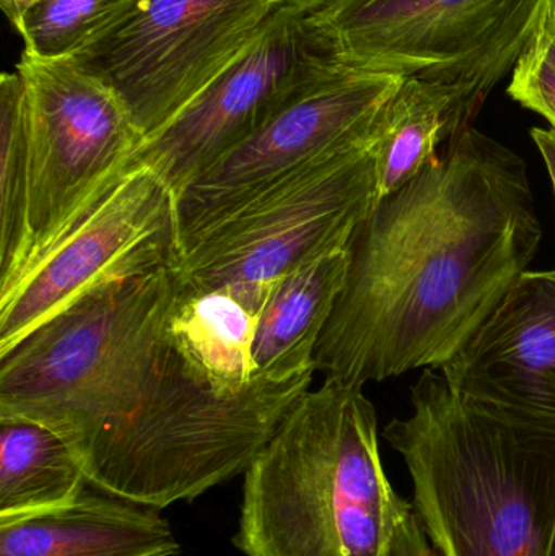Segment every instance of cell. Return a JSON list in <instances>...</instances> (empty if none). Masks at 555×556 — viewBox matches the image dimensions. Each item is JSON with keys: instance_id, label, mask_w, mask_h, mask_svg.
Returning a JSON list of instances; mask_svg holds the SVG:
<instances>
[{"instance_id": "1", "label": "cell", "mask_w": 555, "mask_h": 556, "mask_svg": "<svg viewBox=\"0 0 555 556\" xmlns=\"http://www.w3.org/2000/svg\"><path fill=\"white\" fill-rule=\"evenodd\" d=\"M541 241L527 163L465 127L358 225L316 371L364 388L439 368L527 273Z\"/></svg>"}, {"instance_id": "2", "label": "cell", "mask_w": 555, "mask_h": 556, "mask_svg": "<svg viewBox=\"0 0 555 556\" xmlns=\"http://www.w3.org/2000/svg\"><path fill=\"white\" fill-rule=\"evenodd\" d=\"M413 415L383 437L403 456L414 513L439 556H550L555 428L455 391L436 368L411 388Z\"/></svg>"}, {"instance_id": "3", "label": "cell", "mask_w": 555, "mask_h": 556, "mask_svg": "<svg viewBox=\"0 0 555 556\" xmlns=\"http://www.w3.org/2000/svg\"><path fill=\"white\" fill-rule=\"evenodd\" d=\"M411 509L384 472L364 388L326 378L244 472L234 544L244 556H393Z\"/></svg>"}, {"instance_id": "4", "label": "cell", "mask_w": 555, "mask_h": 556, "mask_svg": "<svg viewBox=\"0 0 555 556\" xmlns=\"http://www.w3.org/2000/svg\"><path fill=\"white\" fill-rule=\"evenodd\" d=\"M176 290L175 270L106 285L0 353V418L51 428L80 460L152 382Z\"/></svg>"}, {"instance_id": "5", "label": "cell", "mask_w": 555, "mask_h": 556, "mask_svg": "<svg viewBox=\"0 0 555 556\" xmlns=\"http://www.w3.org/2000/svg\"><path fill=\"white\" fill-rule=\"evenodd\" d=\"M313 375H256L243 391H215L162 340L159 368L136 410L98 438L81 456V469L91 485L140 505L192 502L244 476L310 391Z\"/></svg>"}, {"instance_id": "6", "label": "cell", "mask_w": 555, "mask_h": 556, "mask_svg": "<svg viewBox=\"0 0 555 556\" xmlns=\"http://www.w3.org/2000/svg\"><path fill=\"white\" fill-rule=\"evenodd\" d=\"M546 0H329L306 13L325 61L452 88L449 140L514 71ZM446 140V142H449Z\"/></svg>"}, {"instance_id": "7", "label": "cell", "mask_w": 555, "mask_h": 556, "mask_svg": "<svg viewBox=\"0 0 555 556\" xmlns=\"http://www.w3.org/2000/svg\"><path fill=\"white\" fill-rule=\"evenodd\" d=\"M371 143L310 166L209 228L182 251L179 287H234L267 301L287 274L348 250L378 201Z\"/></svg>"}, {"instance_id": "8", "label": "cell", "mask_w": 555, "mask_h": 556, "mask_svg": "<svg viewBox=\"0 0 555 556\" xmlns=\"http://www.w3.org/2000/svg\"><path fill=\"white\" fill-rule=\"evenodd\" d=\"M401 81L323 59L257 132L176 194L181 254L209 228L310 166L370 146Z\"/></svg>"}, {"instance_id": "9", "label": "cell", "mask_w": 555, "mask_h": 556, "mask_svg": "<svg viewBox=\"0 0 555 556\" xmlns=\"http://www.w3.org/2000/svg\"><path fill=\"white\" fill-rule=\"evenodd\" d=\"M29 119V241L16 277L64 237L129 169L143 137L123 101L74 59L22 54Z\"/></svg>"}, {"instance_id": "10", "label": "cell", "mask_w": 555, "mask_h": 556, "mask_svg": "<svg viewBox=\"0 0 555 556\" xmlns=\"http://www.w3.org/2000/svg\"><path fill=\"white\" fill-rule=\"evenodd\" d=\"M283 5L286 0H139L119 25L72 59L117 94L146 140L191 104Z\"/></svg>"}, {"instance_id": "11", "label": "cell", "mask_w": 555, "mask_h": 556, "mask_svg": "<svg viewBox=\"0 0 555 556\" xmlns=\"http://www.w3.org/2000/svg\"><path fill=\"white\" fill-rule=\"evenodd\" d=\"M181 260L176 195L130 163L119 181L16 280L0 291V353L78 298Z\"/></svg>"}, {"instance_id": "12", "label": "cell", "mask_w": 555, "mask_h": 556, "mask_svg": "<svg viewBox=\"0 0 555 556\" xmlns=\"http://www.w3.org/2000/svg\"><path fill=\"white\" fill-rule=\"evenodd\" d=\"M306 12L283 5L267 28L168 126L143 140L130 163L153 169L175 195L250 139L323 61Z\"/></svg>"}, {"instance_id": "13", "label": "cell", "mask_w": 555, "mask_h": 556, "mask_svg": "<svg viewBox=\"0 0 555 556\" xmlns=\"http://www.w3.org/2000/svg\"><path fill=\"white\" fill-rule=\"evenodd\" d=\"M436 369L468 397L555 428V270L521 274Z\"/></svg>"}, {"instance_id": "14", "label": "cell", "mask_w": 555, "mask_h": 556, "mask_svg": "<svg viewBox=\"0 0 555 556\" xmlns=\"http://www.w3.org/2000/svg\"><path fill=\"white\" fill-rule=\"evenodd\" d=\"M160 509L88 485L67 505L0 519V556H178Z\"/></svg>"}, {"instance_id": "15", "label": "cell", "mask_w": 555, "mask_h": 556, "mask_svg": "<svg viewBox=\"0 0 555 556\" xmlns=\"http://www.w3.org/2000/svg\"><path fill=\"white\" fill-rule=\"evenodd\" d=\"M260 314L227 288L194 291L178 283L163 345L215 391L240 392L257 375L253 346Z\"/></svg>"}, {"instance_id": "16", "label": "cell", "mask_w": 555, "mask_h": 556, "mask_svg": "<svg viewBox=\"0 0 555 556\" xmlns=\"http://www.w3.org/2000/svg\"><path fill=\"white\" fill-rule=\"evenodd\" d=\"M348 264L345 250L277 281L257 320L253 346L257 375L289 379L315 369L316 345L344 290Z\"/></svg>"}, {"instance_id": "17", "label": "cell", "mask_w": 555, "mask_h": 556, "mask_svg": "<svg viewBox=\"0 0 555 556\" xmlns=\"http://www.w3.org/2000/svg\"><path fill=\"white\" fill-rule=\"evenodd\" d=\"M88 485L61 434L35 421L0 418V519L67 505Z\"/></svg>"}, {"instance_id": "18", "label": "cell", "mask_w": 555, "mask_h": 556, "mask_svg": "<svg viewBox=\"0 0 555 556\" xmlns=\"http://www.w3.org/2000/svg\"><path fill=\"white\" fill-rule=\"evenodd\" d=\"M452 88L419 78H403L375 129L374 152L378 199L416 178L449 140L455 111Z\"/></svg>"}, {"instance_id": "19", "label": "cell", "mask_w": 555, "mask_h": 556, "mask_svg": "<svg viewBox=\"0 0 555 556\" xmlns=\"http://www.w3.org/2000/svg\"><path fill=\"white\" fill-rule=\"evenodd\" d=\"M29 119L18 72L0 77V288L18 274L29 241Z\"/></svg>"}, {"instance_id": "20", "label": "cell", "mask_w": 555, "mask_h": 556, "mask_svg": "<svg viewBox=\"0 0 555 556\" xmlns=\"http://www.w3.org/2000/svg\"><path fill=\"white\" fill-rule=\"evenodd\" d=\"M139 0H41L15 26L23 54L72 59L119 25Z\"/></svg>"}, {"instance_id": "21", "label": "cell", "mask_w": 555, "mask_h": 556, "mask_svg": "<svg viewBox=\"0 0 555 556\" xmlns=\"http://www.w3.org/2000/svg\"><path fill=\"white\" fill-rule=\"evenodd\" d=\"M508 97L541 114L555 130V0L543 12L512 71Z\"/></svg>"}, {"instance_id": "22", "label": "cell", "mask_w": 555, "mask_h": 556, "mask_svg": "<svg viewBox=\"0 0 555 556\" xmlns=\"http://www.w3.org/2000/svg\"><path fill=\"white\" fill-rule=\"evenodd\" d=\"M393 556H439L430 545L414 508L401 522L394 538Z\"/></svg>"}, {"instance_id": "23", "label": "cell", "mask_w": 555, "mask_h": 556, "mask_svg": "<svg viewBox=\"0 0 555 556\" xmlns=\"http://www.w3.org/2000/svg\"><path fill=\"white\" fill-rule=\"evenodd\" d=\"M531 139L537 143L538 150L543 156L555 195V130L534 127V129H531Z\"/></svg>"}, {"instance_id": "24", "label": "cell", "mask_w": 555, "mask_h": 556, "mask_svg": "<svg viewBox=\"0 0 555 556\" xmlns=\"http://www.w3.org/2000/svg\"><path fill=\"white\" fill-rule=\"evenodd\" d=\"M39 2L41 0H0V7H2L3 13H5L7 20L15 28L20 20L23 18V15Z\"/></svg>"}, {"instance_id": "25", "label": "cell", "mask_w": 555, "mask_h": 556, "mask_svg": "<svg viewBox=\"0 0 555 556\" xmlns=\"http://www.w3.org/2000/svg\"><path fill=\"white\" fill-rule=\"evenodd\" d=\"M286 2L297 7V9L303 10V12L312 13L315 12V10L321 9L329 0H286Z\"/></svg>"}, {"instance_id": "26", "label": "cell", "mask_w": 555, "mask_h": 556, "mask_svg": "<svg viewBox=\"0 0 555 556\" xmlns=\"http://www.w3.org/2000/svg\"><path fill=\"white\" fill-rule=\"evenodd\" d=\"M550 556H555V541H554L553 552H551V555H550Z\"/></svg>"}]
</instances>
